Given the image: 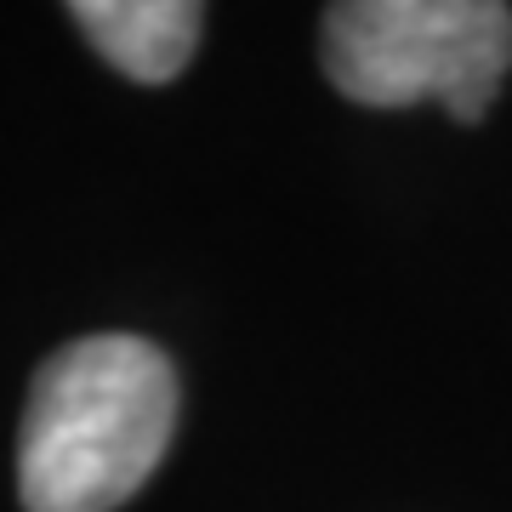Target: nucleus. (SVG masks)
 <instances>
[{"label":"nucleus","mask_w":512,"mask_h":512,"mask_svg":"<svg viewBox=\"0 0 512 512\" xmlns=\"http://www.w3.org/2000/svg\"><path fill=\"white\" fill-rule=\"evenodd\" d=\"M330 86L365 109L444 103L484 120L512 69V6L501 0H342L319 29Z\"/></svg>","instance_id":"f03ea898"},{"label":"nucleus","mask_w":512,"mask_h":512,"mask_svg":"<svg viewBox=\"0 0 512 512\" xmlns=\"http://www.w3.org/2000/svg\"><path fill=\"white\" fill-rule=\"evenodd\" d=\"M177 427V370L143 336H80L40 365L23 410L29 512H114L148 484Z\"/></svg>","instance_id":"f257e3e1"},{"label":"nucleus","mask_w":512,"mask_h":512,"mask_svg":"<svg viewBox=\"0 0 512 512\" xmlns=\"http://www.w3.org/2000/svg\"><path fill=\"white\" fill-rule=\"evenodd\" d=\"M69 18L120 74L143 86H165L188 69V57L200 46L205 6L194 0H80L69 6Z\"/></svg>","instance_id":"7ed1b4c3"}]
</instances>
